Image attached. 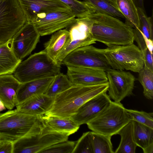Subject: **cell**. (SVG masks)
<instances>
[{"instance_id": "6da1fadb", "label": "cell", "mask_w": 153, "mask_h": 153, "mask_svg": "<svg viewBox=\"0 0 153 153\" xmlns=\"http://www.w3.org/2000/svg\"><path fill=\"white\" fill-rule=\"evenodd\" d=\"M108 82L91 86L73 85L54 97L51 107L44 115L70 118L86 101L107 91Z\"/></svg>"}, {"instance_id": "7a4b0ae2", "label": "cell", "mask_w": 153, "mask_h": 153, "mask_svg": "<svg viewBox=\"0 0 153 153\" xmlns=\"http://www.w3.org/2000/svg\"><path fill=\"white\" fill-rule=\"evenodd\" d=\"M89 17L93 21L91 33L96 42L108 47L134 43V29L117 18L97 11Z\"/></svg>"}, {"instance_id": "3957f363", "label": "cell", "mask_w": 153, "mask_h": 153, "mask_svg": "<svg viewBox=\"0 0 153 153\" xmlns=\"http://www.w3.org/2000/svg\"><path fill=\"white\" fill-rule=\"evenodd\" d=\"M42 116H34L16 109L0 113V138L13 143L25 136L40 134Z\"/></svg>"}, {"instance_id": "277c9868", "label": "cell", "mask_w": 153, "mask_h": 153, "mask_svg": "<svg viewBox=\"0 0 153 153\" xmlns=\"http://www.w3.org/2000/svg\"><path fill=\"white\" fill-rule=\"evenodd\" d=\"M61 65L43 50L21 62L13 73L14 76L21 83L54 77L60 72Z\"/></svg>"}, {"instance_id": "5b68a950", "label": "cell", "mask_w": 153, "mask_h": 153, "mask_svg": "<svg viewBox=\"0 0 153 153\" xmlns=\"http://www.w3.org/2000/svg\"><path fill=\"white\" fill-rule=\"evenodd\" d=\"M126 109L120 102L111 101L86 124L92 131L111 137L131 121Z\"/></svg>"}, {"instance_id": "8992f818", "label": "cell", "mask_w": 153, "mask_h": 153, "mask_svg": "<svg viewBox=\"0 0 153 153\" xmlns=\"http://www.w3.org/2000/svg\"><path fill=\"white\" fill-rule=\"evenodd\" d=\"M103 51L112 69L138 73L144 67L143 53L134 43L107 47Z\"/></svg>"}, {"instance_id": "52a82bcc", "label": "cell", "mask_w": 153, "mask_h": 153, "mask_svg": "<svg viewBox=\"0 0 153 153\" xmlns=\"http://www.w3.org/2000/svg\"><path fill=\"white\" fill-rule=\"evenodd\" d=\"M27 22L18 0H0V45L11 39Z\"/></svg>"}, {"instance_id": "ba28073f", "label": "cell", "mask_w": 153, "mask_h": 153, "mask_svg": "<svg viewBox=\"0 0 153 153\" xmlns=\"http://www.w3.org/2000/svg\"><path fill=\"white\" fill-rule=\"evenodd\" d=\"M61 65L67 66L99 69L106 72L111 68L103 53V49L90 45L76 49L63 59Z\"/></svg>"}, {"instance_id": "9c48e42d", "label": "cell", "mask_w": 153, "mask_h": 153, "mask_svg": "<svg viewBox=\"0 0 153 153\" xmlns=\"http://www.w3.org/2000/svg\"><path fill=\"white\" fill-rule=\"evenodd\" d=\"M93 22L89 16L77 18L66 28L69 32L70 39L57 56L56 62L61 65L63 59L71 52L81 47L96 43L91 33Z\"/></svg>"}, {"instance_id": "30bf717a", "label": "cell", "mask_w": 153, "mask_h": 153, "mask_svg": "<svg viewBox=\"0 0 153 153\" xmlns=\"http://www.w3.org/2000/svg\"><path fill=\"white\" fill-rule=\"evenodd\" d=\"M69 136L59 133L25 136L13 143V153H40L53 144L68 140Z\"/></svg>"}, {"instance_id": "8fae6325", "label": "cell", "mask_w": 153, "mask_h": 153, "mask_svg": "<svg viewBox=\"0 0 153 153\" xmlns=\"http://www.w3.org/2000/svg\"><path fill=\"white\" fill-rule=\"evenodd\" d=\"M75 19L71 10L56 11L39 14L30 22L40 36H43L68 27Z\"/></svg>"}, {"instance_id": "7c38bea8", "label": "cell", "mask_w": 153, "mask_h": 153, "mask_svg": "<svg viewBox=\"0 0 153 153\" xmlns=\"http://www.w3.org/2000/svg\"><path fill=\"white\" fill-rule=\"evenodd\" d=\"M108 95L114 101L120 102L133 94L135 78L130 72L111 68L106 72Z\"/></svg>"}, {"instance_id": "4fadbf2b", "label": "cell", "mask_w": 153, "mask_h": 153, "mask_svg": "<svg viewBox=\"0 0 153 153\" xmlns=\"http://www.w3.org/2000/svg\"><path fill=\"white\" fill-rule=\"evenodd\" d=\"M40 35L33 24L27 22L12 39L13 50L22 60L30 54L39 41Z\"/></svg>"}, {"instance_id": "5bb4252c", "label": "cell", "mask_w": 153, "mask_h": 153, "mask_svg": "<svg viewBox=\"0 0 153 153\" xmlns=\"http://www.w3.org/2000/svg\"><path fill=\"white\" fill-rule=\"evenodd\" d=\"M27 22H31L40 13L71 10L60 0H18Z\"/></svg>"}, {"instance_id": "9a60e30c", "label": "cell", "mask_w": 153, "mask_h": 153, "mask_svg": "<svg viewBox=\"0 0 153 153\" xmlns=\"http://www.w3.org/2000/svg\"><path fill=\"white\" fill-rule=\"evenodd\" d=\"M111 101L106 91L102 92L86 101L70 118L79 126L86 124Z\"/></svg>"}, {"instance_id": "2e32d148", "label": "cell", "mask_w": 153, "mask_h": 153, "mask_svg": "<svg viewBox=\"0 0 153 153\" xmlns=\"http://www.w3.org/2000/svg\"><path fill=\"white\" fill-rule=\"evenodd\" d=\"M67 68V75L73 85L91 86L108 82L104 71L72 66Z\"/></svg>"}, {"instance_id": "e0dca14e", "label": "cell", "mask_w": 153, "mask_h": 153, "mask_svg": "<svg viewBox=\"0 0 153 153\" xmlns=\"http://www.w3.org/2000/svg\"><path fill=\"white\" fill-rule=\"evenodd\" d=\"M43 124L40 136L54 133L70 135L76 132L79 126L70 118H64L52 116H42Z\"/></svg>"}, {"instance_id": "ac0fdd59", "label": "cell", "mask_w": 153, "mask_h": 153, "mask_svg": "<svg viewBox=\"0 0 153 153\" xmlns=\"http://www.w3.org/2000/svg\"><path fill=\"white\" fill-rule=\"evenodd\" d=\"M54 97L45 94L33 96L16 106V109L22 113L34 116L44 115L50 109Z\"/></svg>"}, {"instance_id": "d6986e66", "label": "cell", "mask_w": 153, "mask_h": 153, "mask_svg": "<svg viewBox=\"0 0 153 153\" xmlns=\"http://www.w3.org/2000/svg\"><path fill=\"white\" fill-rule=\"evenodd\" d=\"M21 84L12 75L0 76V100L9 110L16 106V96Z\"/></svg>"}, {"instance_id": "ffe728a7", "label": "cell", "mask_w": 153, "mask_h": 153, "mask_svg": "<svg viewBox=\"0 0 153 153\" xmlns=\"http://www.w3.org/2000/svg\"><path fill=\"white\" fill-rule=\"evenodd\" d=\"M54 77L21 83L16 97V106L34 96L44 94Z\"/></svg>"}, {"instance_id": "44dd1931", "label": "cell", "mask_w": 153, "mask_h": 153, "mask_svg": "<svg viewBox=\"0 0 153 153\" xmlns=\"http://www.w3.org/2000/svg\"><path fill=\"white\" fill-rule=\"evenodd\" d=\"M12 39L0 45V76L11 74L22 62L13 51Z\"/></svg>"}, {"instance_id": "7402d4cb", "label": "cell", "mask_w": 153, "mask_h": 153, "mask_svg": "<svg viewBox=\"0 0 153 153\" xmlns=\"http://www.w3.org/2000/svg\"><path fill=\"white\" fill-rule=\"evenodd\" d=\"M53 33L50 39L44 43V50L56 62L58 55L69 41L70 35L66 29L59 30Z\"/></svg>"}, {"instance_id": "603a6c76", "label": "cell", "mask_w": 153, "mask_h": 153, "mask_svg": "<svg viewBox=\"0 0 153 153\" xmlns=\"http://www.w3.org/2000/svg\"><path fill=\"white\" fill-rule=\"evenodd\" d=\"M117 134L121 137V140L115 153H135L137 146L133 136V121L131 120L122 128Z\"/></svg>"}, {"instance_id": "cb8c5ba5", "label": "cell", "mask_w": 153, "mask_h": 153, "mask_svg": "<svg viewBox=\"0 0 153 153\" xmlns=\"http://www.w3.org/2000/svg\"><path fill=\"white\" fill-rule=\"evenodd\" d=\"M117 8L126 19L125 23L133 29L139 25L137 8L133 0H114Z\"/></svg>"}, {"instance_id": "d4e9b609", "label": "cell", "mask_w": 153, "mask_h": 153, "mask_svg": "<svg viewBox=\"0 0 153 153\" xmlns=\"http://www.w3.org/2000/svg\"><path fill=\"white\" fill-rule=\"evenodd\" d=\"M132 121L134 142L137 146L143 150L153 144V129L136 121Z\"/></svg>"}, {"instance_id": "484cf974", "label": "cell", "mask_w": 153, "mask_h": 153, "mask_svg": "<svg viewBox=\"0 0 153 153\" xmlns=\"http://www.w3.org/2000/svg\"><path fill=\"white\" fill-rule=\"evenodd\" d=\"M73 85L67 76L61 72L55 76L44 94L54 97L56 95L68 89Z\"/></svg>"}, {"instance_id": "4316f807", "label": "cell", "mask_w": 153, "mask_h": 153, "mask_svg": "<svg viewBox=\"0 0 153 153\" xmlns=\"http://www.w3.org/2000/svg\"><path fill=\"white\" fill-rule=\"evenodd\" d=\"M91 5L96 11L116 18H124L117 7L114 0H84Z\"/></svg>"}, {"instance_id": "83f0119b", "label": "cell", "mask_w": 153, "mask_h": 153, "mask_svg": "<svg viewBox=\"0 0 153 153\" xmlns=\"http://www.w3.org/2000/svg\"><path fill=\"white\" fill-rule=\"evenodd\" d=\"M67 5L77 18L88 17L95 13V8L89 3L77 0H60Z\"/></svg>"}, {"instance_id": "f1b7e54d", "label": "cell", "mask_w": 153, "mask_h": 153, "mask_svg": "<svg viewBox=\"0 0 153 153\" xmlns=\"http://www.w3.org/2000/svg\"><path fill=\"white\" fill-rule=\"evenodd\" d=\"M93 153H114L111 137L91 131Z\"/></svg>"}, {"instance_id": "f546056e", "label": "cell", "mask_w": 153, "mask_h": 153, "mask_svg": "<svg viewBox=\"0 0 153 153\" xmlns=\"http://www.w3.org/2000/svg\"><path fill=\"white\" fill-rule=\"evenodd\" d=\"M138 79L143 89L144 96L147 99L153 98V72L144 66L138 73Z\"/></svg>"}, {"instance_id": "4dcf8cb0", "label": "cell", "mask_w": 153, "mask_h": 153, "mask_svg": "<svg viewBox=\"0 0 153 153\" xmlns=\"http://www.w3.org/2000/svg\"><path fill=\"white\" fill-rule=\"evenodd\" d=\"M139 21V25L137 29L141 34L146 38L151 40L153 39V30L152 19L148 17L145 10L137 8Z\"/></svg>"}, {"instance_id": "1f68e13d", "label": "cell", "mask_w": 153, "mask_h": 153, "mask_svg": "<svg viewBox=\"0 0 153 153\" xmlns=\"http://www.w3.org/2000/svg\"><path fill=\"white\" fill-rule=\"evenodd\" d=\"M72 153H93L91 131L83 133L76 142Z\"/></svg>"}, {"instance_id": "d6a6232c", "label": "cell", "mask_w": 153, "mask_h": 153, "mask_svg": "<svg viewBox=\"0 0 153 153\" xmlns=\"http://www.w3.org/2000/svg\"><path fill=\"white\" fill-rule=\"evenodd\" d=\"M131 120L134 121L153 129V113L143 111L126 109Z\"/></svg>"}, {"instance_id": "836d02e7", "label": "cell", "mask_w": 153, "mask_h": 153, "mask_svg": "<svg viewBox=\"0 0 153 153\" xmlns=\"http://www.w3.org/2000/svg\"><path fill=\"white\" fill-rule=\"evenodd\" d=\"M75 143L68 140L58 143L43 150L40 153H72Z\"/></svg>"}, {"instance_id": "e575fe53", "label": "cell", "mask_w": 153, "mask_h": 153, "mask_svg": "<svg viewBox=\"0 0 153 153\" xmlns=\"http://www.w3.org/2000/svg\"><path fill=\"white\" fill-rule=\"evenodd\" d=\"M144 66L153 72V55L147 48L143 52Z\"/></svg>"}, {"instance_id": "d590c367", "label": "cell", "mask_w": 153, "mask_h": 153, "mask_svg": "<svg viewBox=\"0 0 153 153\" xmlns=\"http://www.w3.org/2000/svg\"><path fill=\"white\" fill-rule=\"evenodd\" d=\"M13 143L1 140L0 142V153H13Z\"/></svg>"}, {"instance_id": "8d00e7d4", "label": "cell", "mask_w": 153, "mask_h": 153, "mask_svg": "<svg viewBox=\"0 0 153 153\" xmlns=\"http://www.w3.org/2000/svg\"><path fill=\"white\" fill-rule=\"evenodd\" d=\"M142 36L144 39L147 48L153 54L152 52L153 48V40L148 39L144 36L142 35Z\"/></svg>"}, {"instance_id": "74e56055", "label": "cell", "mask_w": 153, "mask_h": 153, "mask_svg": "<svg viewBox=\"0 0 153 153\" xmlns=\"http://www.w3.org/2000/svg\"><path fill=\"white\" fill-rule=\"evenodd\" d=\"M137 8H141L145 10L143 0H133Z\"/></svg>"}, {"instance_id": "f35d334b", "label": "cell", "mask_w": 153, "mask_h": 153, "mask_svg": "<svg viewBox=\"0 0 153 153\" xmlns=\"http://www.w3.org/2000/svg\"><path fill=\"white\" fill-rule=\"evenodd\" d=\"M143 151L144 153H153V144L147 147Z\"/></svg>"}, {"instance_id": "ab89813d", "label": "cell", "mask_w": 153, "mask_h": 153, "mask_svg": "<svg viewBox=\"0 0 153 153\" xmlns=\"http://www.w3.org/2000/svg\"><path fill=\"white\" fill-rule=\"evenodd\" d=\"M6 108L3 103L0 100V111L5 110Z\"/></svg>"}, {"instance_id": "60d3db41", "label": "cell", "mask_w": 153, "mask_h": 153, "mask_svg": "<svg viewBox=\"0 0 153 153\" xmlns=\"http://www.w3.org/2000/svg\"><path fill=\"white\" fill-rule=\"evenodd\" d=\"M1 140V139L0 138V142Z\"/></svg>"}]
</instances>
